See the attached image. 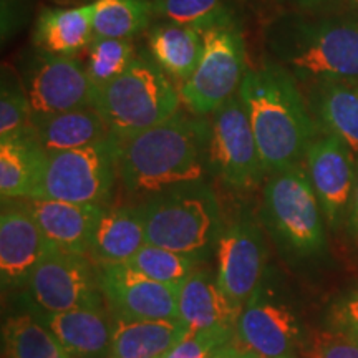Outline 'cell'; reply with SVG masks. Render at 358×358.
Here are the masks:
<instances>
[{"label": "cell", "instance_id": "obj_1", "mask_svg": "<svg viewBox=\"0 0 358 358\" xmlns=\"http://www.w3.org/2000/svg\"><path fill=\"white\" fill-rule=\"evenodd\" d=\"M116 146L123 186L133 194L156 196L203 181L209 164V120L179 110L146 131L116 140Z\"/></svg>", "mask_w": 358, "mask_h": 358}, {"label": "cell", "instance_id": "obj_2", "mask_svg": "<svg viewBox=\"0 0 358 358\" xmlns=\"http://www.w3.org/2000/svg\"><path fill=\"white\" fill-rule=\"evenodd\" d=\"M237 95L249 116L266 173L301 164L319 128L292 75L274 60L266 62L248 70Z\"/></svg>", "mask_w": 358, "mask_h": 358}, {"label": "cell", "instance_id": "obj_3", "mask_svg": "<svg viewBox=\"0 0 358 358\" xmlns=\"http://www.w3.org/2000/svg\"><path fill=\"white\" fill-rule=\"evenodd\" d=\"M266 45L272 60L299 85H358V15L284 13L267 25Z\"/></svg>", "mask_w": 358, "mask_h": 358}, {"label": "cell", "instance_id": "obj_4", "mask_svg": "<svg viewBox=\"0 0 358 358\" xmlns=\"http://www.w3.org/2000/svg\"><path fill=\"white\" fill-rule=\"evenodd\" d=\"M181 95L150 52L136 53L123 75L96 92L93 106L116 140L134 136L179 111Z\"/></svg>", "mask_w": 358, "mask_h": 358}, {"label": "cell", "instance_id": "obj_5", "mask_svg": "<svg viewBox=\"0 0 358 358\" xmlns=\"http://www.w3.org/2000/svg\"><path fill=\"white\" fill-rule=\"evenodd\" d=\"M143 206L148 244L198 261L216 249L224 226L216 194L206 182L173 187Z\"/></svg>", "mask_w": 358, "mask_h": 358}, {"label": "cell", "instance_id": "obj_6", "mask_svg": "<svg viewBox=\"0 0 358 358\" xmlns=\"http://www.w3.org/2000/svg\"><path fill=\"white\" fill-rule=\"evenodd\" d=\"M262 214L271 231L299 254H313L324 248L322 208L302 164L268 176Z\"/></svg>", "mask_w": 358, "mask_h": 358}, {"label": "cell", "instance_id": "obj_7", "mask_svg": "<svg viewBox=\"0 0 358 358\" xmlns=\"http://www.w3.org/2000/svg\"><path fill=\"white\" fill-rule=\"evenodd\" d=\"M203 55L196 70L179 87L181 101L192 115H213L237 95L248 73L245 45L236 22L206 30Z\"/></svg>", "mask_w": 358, "mask_h": 358}, {"label": "cell", "instance_id": "obj_8", "mask_svg": "<svg viewBox=\"0 0 358 358\" xmlns=\"http://www.w3.org/2000/svg\"><path fill=\"white\" fill-rule=\"evenodd\" d=\"M118 178V146L115 136L77 150L48 153L38 199L103 204Z\"/></svg>", "mask_w": 358, "mask_h": 358}, {"label": "cell", "instance_id": "obj_9", "mask_svg": "<svg viewBox=\"0 0 358 358\" xmlns=\"http://www.w3.org/2000/svg\"><path fill=\"white\" fill-rule=\"evenodd\" d=\"M30 308L66 312L106 306L100 284V267L85 254L48 245L27 280Z\"/></svg>", "mask_w": 358, "mask_h": 358}, {"label": "cell", "instance_id": "obj_10", "mask_svg": "<svg viewBox=\"0 0 358 358\" xmlns=\"http://www.w3.org/2000/svg\"><path fill=\"white\" fill-rule=\"evenodd\" d=\"M209 166L227 186L239 191L256 189L266 174L239 95L229 98L209 118Z\"/></svg>", "mask_w": 358, "mask_h": 358}, {"label": "cell", "instance_id": "obj_11", "mask_svg": "<svg viewBox=\"0 0 358 358\" xmlns=\"http://www.w3.org/2000/svg\"><path fill=\"white\" fill-rule=\"evenodd\" d=\"M34 120L93 106V87L77 57H64L37 48L22 66Z\"/></svg>", "mask_w": 358, "mask_h": 358}, {"label": "cell", "instance_id": "obj_12", "mask_svg": "<svg viewBox=\"0 0 358 358\" xmlns=\"http://www.w3.org/2000/svg\"><path fill=\"white\" fill-rule=\"evenodd\" d=\"M236 338L259 358H301L306 338L301 320L266 282L244 303Z\"/></svg>", "mask_w": 358, "mask_h": 358}, {"label": "cell", "instance_id": "obj_13", "mask_svg": "<svg viewBox=\"0 0 358 358\" xmlns=\"http://www.w3.org/2000/svg\"><path fill=\"white\" fill-rule=\"evenodd\" d=\"M216 254L219 284L232 302L244 307L262 284L266 271V244L257 224L243 216L224 226Z\"/></svg>", "mask_w": 358, "mask_h": 358}, {"label": "cell", "instance_id": "obj_14", "mask_svg": "<svg viewBox=\"0 0 358 358\" xmlns=\"http://www.w3.org/2000/svg\"><path fill=\"white\" fill-rule=\"evenodd\" d=\"M106 307L113 315L146 320H179V285L161 284L129 264L100 267Z\"/></svg>", "mask_w": 358, "mask_h": 358}, {"label": "cell", "instance_id": "obj_15", "mask_svg": "<svg viewBox=\"0 0 358 358\" xmlns=\"http://www.w3.org/2000/svg\"><path fill=\"white\" fill-rule=\"evenodd\" d=\"M303 159L322 213L332 226H337L350 204L355 187L353 151L340 138L324 134L310 143Z\"/></svg>", "mask_w": 358, "mask_h": 358}, {"label": "cell", "instance_id": "obj_16", "mask_svg": "<svg viewBox=\"0 0 358 358\" xmlns=\"http://www.w3.org/2000/svg\"><path fill=\"white\" fill-rule=\"evenodd\" d=\"M0 214V277L2 287L27 285L30 274L48 249L25 201H2Z\"/></svg>", "mask_w": 358, "mask_h": 358}, {"label": "cell", "instance_id": "obj_17", "mask_svg": "<svg viewBox=\"0 0 358 358\" xmlns=\"http://www.w3.org/2000/svg\"><path fill=\"white\" fill-rule=\"evenodd\" d=\"M243 307L227 297L217 275L208 268L196 267L178 292V319L187 332L213 329H234Z\"/></svg>", "mask_w": 358, "mask_h": 358}, {"label": "cell", "instance_id": "obj_18", "mask_svg": "<svg viewBox=\"0 0 358 358\" xmlns=\"http://www.w3.org/2000/svg\"><path fill=\"white\" fill-rule=\"evenodd\" d=\"M32 310V308H30ZM73 358H108L113 315L106 306L66 312H30Z\"/></svg>", "mask_w": 358, "mask_h": 358}, {"label": "cell", "instance_id": "obj_19", "mask_svg": "<svg viewBox=\"0 0 358 358\" xmlns=\"http://www.w3.org/2000/svg\"><path fill=\"white\" fill-rule=\"evenodd\" d=\"M24 201L48 244L66 252L88 256L90 241L105 206L57 199Z\"/></svg>", "mask_w": 358, "mask_h": 358}, {"label": "cell", "instance_id": "obj_20", "mask_svg": "<svg viewBox=\"0 0 358 358\" xmlns=\"http://www.w3.org/2000/svg\"><path fill=\"white\" fill-rule=\"evenodd\" d=\"M146 244L145 206L105 208L90 241L88 257L98 267L128 264Z\"/></svg>", "mask_w": 358, "mask_h": 358}, {"label": "cell", "instance_id": "obj_21", "mask_svg": "<svg viewBox=\"0 0 358 358\" xmlns=\"http://www.w3.org/2000/svg\"><path fill=\"white\" fill-rule=\"evenodd\" d=\"M48 153L34 129L0 140V194L7 199H38Z\"/></svg>", "mask_w": 358, "mask_h": 358}, {"label": "cell", "instance_id": "obj_22", "mask_svg": "<svg viewBox=\"0 0 358 358\" xmlns=\"http://www.w3.org/2000/svg\"><path fill=\"white\" fill-rule=\"evenodd\" d=\"M303 96L317 128L358 153V85L335 80L308 83L303 85Z\"/></svg>", "mask_w": 358, "mask_h": 358}, {"label": "cell", "instance_id": "obj_23", "mask_svg": "<svg viewBox=\"0 0 358 358\" xmlns=\"http://www.w3.org/2000/svg\"><path fill=\"white\" fill-rule=\"evenodd\" d=\"M186 334L187 330L181 320H146L113 315L108 358H161L178 345Z\"/></svg>", "mask_w": 358, "mask_h": 358}, {"label": "cell", "instance_id": "obj_24", "mask_svg": "<svg viewBox=\"0 0 358 358\" xmlns=\"http://www.w3.org/2000/svg\"><path fill=\"white\" fill-rule=\"evenodd\" d=\"M93 38L92 3L73 8H43L35 22V47L55 55L77 57Z\"/></svg>", "mask_w": 358, "mask_h": 358}, {"label": "cell", "instance_id": "obj_25", "mask_svg": "<svg viewBox=\"0 0 358 358\" xmlns=\"http://www.w3.org/2000/svg\"><path fill=\"white\" fill-rule=\"evenodd\" d=\"M32 129L47 153L77 150L111 136L108 124L95 106L35 118Z\"/></svg>", "mask_w": 358, "mask_h": 358}, {"label": "cell", "instance_id": "obj_26", "mask_svg": "<svg viewBox=\"0 0 358 358\" xmlns=\"http://www.w3.org/2000/svg\"><path fill=\"white\" fill-rule=\"evenodd\" d=\"M204 32L194 27L163 22L146 35L148 52L171 80L185 83L203 55Z\"/></svg>", "mask_w": 358, "mask_h": 358}, {"label": "cell", "instance_id": "obj_27", "mask_svg": "<svg viewBox=\"0 0 358 358\" xmlns=\"http://www.w3.org/2000/svg\"><path fill=\"white\" fill-rule=\"evenodd\" d=\"M2 358H73L32 313L10 317L2 329Z\"/></svg>", "mask_w": 358, "mask_h": 358}, {"label": "cell", "instance_id": "obj_28", "mask_svg": "<svg viewBox=\"0 0 358 358\" xmlns=\"http://www.w3.org/2000/svg\"><path fill=\"white\" fill-rule=\"evenodd\" d=\"M92 6L95 38H131L153 19L151 0H96Z\"/></svg>", "mask_w": 358, "mask_h": 358}, {"label": "cell", "instance_id": "obj_29", "mask_svg": "<svg viewBox=\"0 0 358 358\" xmlns=\"http://www.w3.org/2000/svg\"><path fill=\"white\" fill-rule=\"evenodd\" d=\"M153 17L206 30L236 22L227 0H151Z\"/></svg>", "mask_w": 358, "mask_h": 358}, {"label": "cell", "instance_id": "obj_30", "mask_svg": "<svg viewBox=\"0 0 358 358\" xmlns=\"http://www.w3.org/2000/svg\"><path fill=\"white\" fill-rule=\"evenodd\" d=\"M134 57L136 52L131 38H93L85 65L93 92L123 75Z\"/></svg>", "mask_w": 358, "mask_h": 358}, {"label": "cell", "instance_id": "obj_31", "mask_svg": "<svg viewBox=\"0 0 358 358\" xmlns=\"http://www.w3.org/2000/svg\"><path fill=\"white\" fill-rule=\"evenodd\" d=\"M199 262L198 259L185 254L146 244L128 264L161 284L181 285L186 277L199 266Z\"/></svg>", "mask_w": 358, "mask_h": 358}, {"label": "cell", "instance_id": "obj_32", "mask_svg": "<svg viewBox=\"0 0 358 358\" xmlns=\"http://www.w3.org/2000/svg\"><path fill=\"white\" fill-rule=\"evenodd\" d=\"M34 115L25 88L10 71L3 70L0 88V140L25 133L32 128Z\"/></svg>", "mask_w": 358, "mask_h": 358}, {"label": "cell", "instance_id": "obj_33", "mask_svg": "<svg viewBox=\"0 0 358 358\" xmlns=\"http://www.w3.org/2000/svg\"><path fill=\"white\" fill-rule=\"evenodd\" d=\"M236 338L234 329L187 332L185 338L161 358H214L224 345Z\"/></svg>", "mask_w": 358, "mask_h": 358}, {"label": "cell", "instance_id": "obj_34", "mask_svg": "<svg viewBox=\"0 0 358 358\" xmlns=\"http://www.w3.org/2000/svg\"><path fill=\"white\" fill-rule=\"evenodd\" d=\"M301 358H358V343L335 330L313 332L306 338Z\"/></svg>", "mask_w": 358, "mask_h": 358}, {"label": "cell", "instance_id": "obj_35", "mask_svg": "<svg viewBox=\"0 0 358 358\" xmlns=\"http://www.w3.org/2000/svg\"><path fill=\"white\" fill-rule=\"evenodd\" d=\"M329 322L330 329L358 343V292L338 299L330 310Z\"/></svg>", "mask_w": 358, "mask_h": 358}, {"label": "cell", "instance_id": "obj_36", "mask_svg": "<svg viewBox=\"0 0 358 358\" xmlns=\"http://www.w3.org/2000/svg\"><path fill=\"white\" fill-rule=\"evenodd\" d=\"M214 358H259V357L256 353L248 350V348H244L239 342H237V338H234L231 343L224 345Z\"/></svg>", "mask_w": 358, "mask_h": 358}, {"label": "cell", "instance_id": "obj_37", "mask_svg": "<svg viewBox=\"0 0 358 358\" xmlns=\"http://www.w3.org/2000/svg\"><path fill=\"white\" fill-rule=\"evenodd\" d=\"M350 222L353 231L358 236V164H357V178H355V187H353L352 196V206H350Z\"/></svg>", "mask_w": 358, "mask_h": 358}, {"label": "cell", "instance_id": "obj_38", "mask_svg": "<svg viewBox=\"0 0 358 358\" xmlns=\"http://www.w3.org/2000/svg\"><path fill=\"white\" fill-rule=\"evenodd\" d=\"M282 3L285 6L294 7V8H301V10H308V8L319 7L322 3L329 2V0H280Z\"/></svg>", "mask_w": 358, "mask_h": 358}, {"label": "cell", "instance_id": "obj_39", "mask_svg": "<svg viewBox=\"0 0 358 358\" xmlns=\"http://www.w3.org/2000/svg\"><path fill=\"white\" fill-rule=\"evenodd\" d=\"M348 2H350V3H352L353 10H355V12H358V0H348ZM355 15H358V13H355Z\"/></svg>", "mask_w": 358, "mask_h": 358}]
</instances>
